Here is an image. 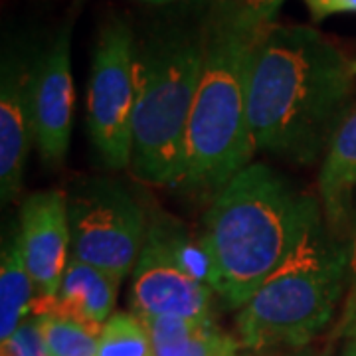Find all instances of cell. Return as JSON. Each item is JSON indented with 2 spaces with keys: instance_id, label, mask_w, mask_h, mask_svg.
<instances>
[{
  "instance_id": "obj_5",
  "label": "cell",
  "mask_w": 356,
  "mask_h": 356,
  "mask_svg": "<svg viewBox=\"0 0 356 356\" xmlns=\"http://www.w3.org/2000/svg\"><path fill=\"white\" fill-rule=\"evenodd\" d=\"M346 285L348 242L325 224L238 311L240 344L250 350L303 348L331 323Z\"/></svg>"
},
{
  "instance_id": "obj_20",
  "label": "cell",
  "mask_w": 356,
  "mask_h": 356,
  "mask_svg": "<svg viewBox=\"0 0 356 356\" xmlns=\"http://www.w3.org/2000/svg\"><path fill=\"white\" fill-rule=\"evenodd\" d=\"M315 22H321L332 14L356 13V0H303Z\"/></svg>"
},
{
  "instance_id": "obj_7",
  "label": "cell",
  "mask_w": 356,
  "mask_h": 356,
  "mask_svg": "<svg viewBox=\"0 0 356 356\" xmlns=\"http://www.w3.org/2000/svg\"><path fill=\"white\" fill-rule=\"evenodd\" d=\"M72 255L115 281L127 277L147 238V218L135 196L111 178H89L67 194Z\"/></svg>"
},
{
  "instance_id": "obj_8",
  "label": "cell",
  "mask_w": 356,
  "mask_h": 356,
  "mask_svg": "<svg viewBox=\"0 0 356 356\" xmlns=\"http://www.w3.org/2000/svg\"><path fill=\"white\" fill-rule=\"evenodd\" d=\"M129 307L137 317L212 318V289L196 281L177 261L161 232L149 224L133 267Z\"/></svg>"
},
{
  "instance_id": "obj_26",
  "label": "cell",
  "mask_w": 356,
  "mask_h": 356,
  "mask_svg": "<svg viewBox=\"0 0 356 356\" xmlns=\"http://www.w3.org/2000/svg\"><path fill=\"white\" fill-rule=\"evenodd\" d=\"M350 70H353V76H356V62H353V64H350Z\"/></svg>"
},
{
  "instance_id": "obj_21",
  "label": "cell",
  "mask_w": 356,
  "mask_h": 356,
  "mask_svg": "<svg viewBox=\"0 0 356 356\" xmlns=\"http://www.w3.org/2000/svg\"><path fill=\"white\" fill-rule=\"evenodd\" d=\"M339 332L344 334L346 339H356V287L348 291L343 321L339 325Z\"/></svg>"
},
{
  "instance_id": "obj_18",
  "label": "cell",
  "mask_w": 356,
  "mask_h": 356,
  "mask_svg": "<svg viewBox=\"0 0 356 356\" xmlns=\"http://www.w3.org/2000/svg\"><path fill=\"white\" fill-rule=\"evenodd\" d=\"M97 356H154L149 332L133 313H115L105 323Z\"/></svg>"
},
{
  "instance_id": "obj_3",
  "label": "cell",
  "mask_w": 356,
  "mask_h": 356,
  "mask_svg": "<svg viewBox=\"0 0 356 356\" xmlns=\"http://www.w3.org/2000/svg\"><path fill=\"white\" fill-rule=\"evenodd\" d=\"M208 0L154 22L137 42V99L131 172L177 188L184 143L206 51Z\"/></svg>"
},
{
  "instance_id": "obj_17",
  "label": "cell",
  "mask_w": 356,
  "mask_h": 356,
  "mask_svg": "<svg viewBox=\"0 0 356 356\" xmlns=\"http://www.w3.org/2000/svg\"><path fill=\"white\" fill-rule=\"evenodd\" d=\"M285 0H208V20L248 34H264Z\"/></svg>"
},
{
  "instance_id": "obj_13",
  "label": "cell",
  "mask_w": 356,
  "mask_h": 356,
  "mask_svg": "<svg viewBox=\"0 0 356 356\" xmlns=\"http://www.w3.org/2000/svg\"><path fill=\"white\" fill-rule=\"evenodd\" d=\"M356 188V103L344 115L325 151L318 172V200L332 234L348 240Z\"/></svg>"
},
{
  "instance_id": "obj_10",
  "label": "cell",
  "mask_w": 356,
  "mask_h": 356,
  "mask_svg": "<svg viewBox=\"0 0 356 356\" xmlns=\"http://www.w3.org/2000/svg\"><path fill=\"white\" fill-rule=\"evenodd\" d=\"M34 65L26 51L6 46L0 67V196L2 204L20 194L30 147L34 145L32 81Z\"/></svg>"
},
{
  "instance_id": "obj_23",
  "label": "cell",
  "mask_w": 356,
  "mask_h": 356,
  "mask_svg": "<svg viewBox=\"0 0 356 356\" xmlns=\"http://www.w3.org/2000/svg\"><path fill=\"white\" fill-rule=\"evenodd\" d=\"M287 356H329V350H315V348L303 346V348H295L291 355Z\"/></svg>"
},
{
  "instance_id": "obj_19",
  "label": "cell",
  "mask_w": 356,
  "mask_h": 356,
  "mask_svg": "<svg viewBox=\"0 0 356 356\" xmlns=\"http://www.w3.org/2000/svg\"><path fill=\"white\" fill-rule=\"evenodd\" d=\"M0 356H48L36 317L24 321L13 337L2 343Z\"/></svg>"
},
{
  "instance_id": "obj_1",
  "label": "cell",
  "mask_w": 356,
  "mask_h": 356,
  "mask_svg": "<svg viewBox=\"0 0 356 356\" xmlns=\"http://www.w3.org/2000/svg\"><path fill=\"white\" fill-rule=\"evenodd\" d=\"M331 40L309 26H271L250 72L248 119L255 149L313 165L353 107V70Z\"/></svg>"
},
{
  "instance_id": "obj_24",
  "label": "cell",
  "mask_w": 356,
  "mask_h": 356,
  "mask_svg": "<svg viewBox=\"0 0 356 356\" xmlns=\"http://www.w3.org/2000/svg\"><path fill=\"white\" fill-rule=\"evenodd\" d=\"M343 356H356V339H348Z\"/></svg>"
},
{
  "instance_id": "obj_4",
  "label": "cell",
  "mask_w": 356,
  "mask_h": 356,
  "mask_svg": "<svg viewBox=\"0 0 356 356\" xmlns=\"http://www.w3.org/2000/svg\"><path fill=\"white\" fill-rule=\"evenodd\" d=\"M264 36L266 32L248 34L206 16L204 67L186 127L178 191L216 194L252 165L257 149L248 119V89Z\"/></svg>"
},
{
  "instance_id": "obj_15",
  "label": "cell",
  "mask_w": 356,
  "mask_h": 356,
  "mask_svg": "<svg viewBox=\"0 0 356 356\" xmlns=\"http://www.w3.org/2000/svg\"><path fill=\"white\" fill-rule=\"evenodd\" d=\"M34 281L28 273L18 229H10L0 257V339L6 343L32 311Z\"/></svg>"
},
{
  "instance_id": "obj_25",
  "label": "cell",
  "mask_w": 356,
  "mask_h": 356,
  "mask_svg": "<svg viewBox=\"0 0 356 356\" xmlns=\"http://www.w3.org/2000/svg\"><path fill=\"white\" fill-rule=\"evenodd\" d=\"M139 2L151 4V6H165V4H172V2H178V0H139Z\"/></svg>"
},
{
  "instance_id": "obj_2",
  "label": "cell",
  "mask_w": 356,
  "mask_h": 356,
  "mask_svg": "<svg viewBox=\"0 0 356 356\" xmlns=\"http://www.w3.org/2000/svg\"><path fill=\"white\" fill-rule=\"evenodd\" d=\"M325 224L315 196L273 166H245L204 214L200 242L212 261L210 289L240 311Z\"/></svg>"
},
{
  "instance_id": "obj_6",
  "label": "cell",
  "mask_w": 356,
  "mask_h": 356,
  "mask_svg": "<svg viewBox=\"0 0 356 356\" xmlns=\"http://www.w3.org/2000/svg\"><path fill=\"white\" fill-rule=\"evenodd\" d=\"M137 99V38L131 26L105 20L93 48L88 88V133L103 166H131Z\"/></svg>"
},
{
  "instance_id": "obj_22",
  "label": "cell",
  "mask_w": 356,
  "mask_h": 356,
  "mask_svg": "<svg viewBox=\"0 0 356 356\" xmlns=\"http://www.w3.org/2000/svg\"><path fill=\"white\" fill-rule=\"evenodd\" d=\"M346 242H348V291H350L356 287V206Z\"/></svg>"
},
{
  "instance_id": "obj_14",
  "label": "cell",
  "mask_w": 356,
  "mask_h": 356,
  "mask_svg": "<svg viewBox=\"0 0 356 356\" xmlns=\"http://www.w3.org/2000/svg\"><path fill=\"white\" fill-rule=\"evenodd\" d=\"M149 332L154 356H234L242 346L208 321L182 317H139Z\"/></svg>"
},
{
  "instance_id": "obj_27",
  "label": "cell",
  "mask_w": 356,
  "mask_h": 356,
  "mask_svg": "<svg viewBox=\"0 0 356 356\" xmlns=\"http://www.w3.org/2000/svg\"><path fill=\"white\" fill-rule=\"evenodd\" d=\"M234 356H238V355H234Z\"/></svg>"
},
{
  "instance_id": "obj_11",
  "label": "cell",
  "mask_w": 356,
  "mask_h": 356,
  "mask_svg": "<svg viewBox=\"0 0 356 356\" xmlns=\"http://www.w3.org/2000/svg\"><path fill=\"white\" fill-rule=\"evenodd\" d=\"M18 238L36 297H54L60 291L72 257V229L64 192L46 191L28 196L20 208Z\"/></svg>"
},
{
  "instance_id": "obj_12",
  "label": "cell",
  "mask_w": 356,
  "mask_h": 356,
  "mask_svg": "<svg viewBox=\"0 0 356 356\" xmlns=\"http://www.w3.org/2000/svg\"><path fill=\"white\" fill-rule=\"evenodd\" d=\"M119 285L121 283L111 275L72 255L60 291L54 297H34L32 313L36 317L58 315L74 318L86 327L103 331L105 323L111 318Z\"/></svg>"
},
{
  "instance_id": "obj_9",
  "label": "cell",
  "mask_w": 356,
  "mask_h": 356,
  "mask_svg": "<svg viewBox=\"0 0 356 356\" xmlns=\"http://www.w3.org/2000/svg\"><path fill=\"white\" fill-rule=\"evenodd\" d=\"M76 109L72 76V22L54 36L48 50L36 60L32 81L34 145L46 165L62 166L70 149Z\"/></svg>"
},
{
  "instance_id": "obj_16",
  "label": "cell",
  "mask_w": 356,
  "mask_h": 356,
  "mask_svg": "<svg viewBox=\"0 0 356 356\" xmlns=\"http://www.w3.org/2000/svg\"><path fill=\"white\" fill-rule=\"evenodd\" d=\"M36 321L48 356H97L103 331L58 315H44Z\"/></svg>"
}]
</instances>
